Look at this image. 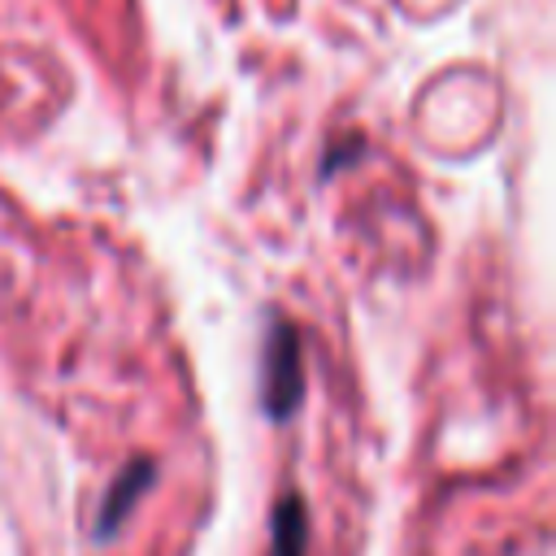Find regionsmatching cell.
I'll use <instances>...</instances> for the list:
<instances>
[{"label":"cell","instance_id":"cell-1","mask_svg":"<svg viewBox=\"0 0 556 556\" xmlns=\"http://www.w3.org/2000/svg\"><path fill=\"white\" fill-rule=\"evenodd\" d=\"M261 400L274 421H287L304 400V365H300V334L295 326L274 313L265 326V352H261Z\"/></svg>","mask_w":556,"mask_h":556},{"label":"cell","instance_id":"cell-2","mask_svg":"<svg viewBox=\"0 0 556 556\" xmlns=\"http://www.w3.org/2000/svg\"><path fill=\"white\" fill-rule=\"evenodd\" d=\"M152 478H156V465L148 460V456H135L117 478H113V486L104 491V504H100V517H96V534L104 539V534H117L122 530V521L135 513V504H139V495L152 486Z\"/></svg>","mask_w":556,"mask_h":556},{"label":"cell","instance_id":"cell-3","mask_svg":"<svg viewBox=\"0 0 556 556\" xmlns=\"http://www.w3.org/2000/svg\"><path fill=\"white\" fill-rule=\"evenodd\" d=\"M269 534H274V556H304V547H308V513H304V500L295 491H287L274 504Z\"/></svg>","mask_w":556,"mask_h":556}]
</instances>
